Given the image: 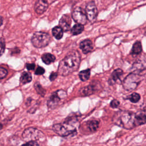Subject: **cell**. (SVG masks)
Segmentation results:
<instances>
[{
  "label": "cell",
  "mask_w": 146,
  "mask_h": 146,
  "mask_svg": "<svg viewBox=\"0 0 146 146\" xmlns=\"http://www.w3.org/2000/svg\"><path fill=\"white\" fill-rule=\"evenodd\" d=\"M80 55L76 50L70 51L59 62L58 74L62 76H67L76 71L80 63Z\"/></svg>",
  "instance_id": "6da1fadb"
},
{
  "label": "cell",
  "mask_w": 146,
  "mask_h": 146,
  "mask_svg": "<svg viewBox=\"0 0 146 146\" xmlns=\"http://www.w3.org/2000/svg\"><path fill=\"white\" fill-rule=\"evenodd\" d=\"M112 121L117 126L127 129H132L136 127L135 113L129 111H117L113 116Z\"/></svg>",
  "instance_id": "7a4b0ae2"
},
{
  "label": "cell",
  "mask_w": 146,
  "mask_h": 146,
  "mask_svg": "<svg viewBox=\"0 0 146 146\" xmlns=\"http://www.w3.org/2000/svg\"><path fill=\"white\" fill-rule=\"evenodd\" d=\"M144 73L143 74L142 72L133 71L123 80V87L124 89L128 91L135 90L144 78Z\"/></svg>",
  "instance_id": "3957f363"
},
{
  "label": "cell",
  "mask_w": 146,
  "mask_h": 146,
  "mask_svg": "<svg viewBox=\"0 0 146 146\" xmlns=\"http://www.w3.org/2000/svg\"><path fill=\"white\" fill-rule=\"evenodd\" d=\"M67 96L66 91L59 90L52 93L47 100V107L49 109L52 110L64 102Z\"/></svg>",
  "instance_id": "277c9868"
},
{
  "label": "cell",
  "mask_w": 146,
  "mask_h": 146,
  "mask_svg": "<svg viewBox=\"0 0 146 146\" xmlns=\"http://www.w3.org/2000/svg\"><path fill=\"white\" fill-rule=\"evenodd\" d=\"M50 35L45 32L37 31L35 32L32 38L31 43L36 48H43L47 46L50 42Z\"/></svg>",
  "instance_id": "5b68a950"
},
{
  "label": "cell",
  "mask_w": 146,
  "mask_h": 146,
  "mask_svg": "<svg viewBox=\"0 0 146 146\" xmlns=\"http://www.w3.org/2000/svg\"><path fill=\"white\" fill-rule=\"evenodd\" d=\"M22 138L25 141H41L44 138V133L39 129L29 127L24 130L22 133Z\"/></svg>",
  "instance_id": "8992f818"
},
{
  "label": "cell",
  "mask_w": 146,
  "mask_h": 146,
  "mask_svg": "<svg viewBox=\"0 0 146 146\" xmlns=\"http://www.w3.org/2000/svg\"><path fill=\"white\" fill-rule=\"evenodd\" d=\"M52 129L55 133L62 137H68L75 135L77 133V129L74 128L64 123L62 124H55L52 125Z\"/></svg>",
  "instance_id": "52a82bcc"
},
{
  "label": "cell",
  "mask_w": 146,
  "mask_h": 146,
  "mask_svg": "<svg viewBox=\"0 0 146 146\" xmlns=\"http://www.w3.org/2000/svg\"><path fill=\"white\" fill-rule=\"evenodd\" d=\"M72 17L77 23L84 25L87 23V18L86 12L80 7H76L74 9L72 13Z\"/></svg>",
  "instance_id": "ba28073f"
},
{
  "label": "cell",
  "mask_w": 146,
  "mask_h": 146,
  "mask_svg": "<svg viewBox=\"0 0 146 146\" xmlns=\"http://www.w3.org/2000/svg\"><path fill=\"white\" fill-rule=\"evenodd\" d=\"M86 14L87 19L90 22L94 23L97 18L98 9L94 2L91 1L87 3L86 7Z\"/></svg>",
  "instance_id": "9c48e42d"
},
{
  "label": "cell",
  "mask_w": 146,
  "mask_h": 146,
  "mask_svg": "<svg viewBox=\"0 0 146 146\" xmlns=\"http://www.w3.org/2000/svg\"><path fill=\"white\" fill-rule=\"evenodd\" d=\"M99 84L90 83L89 85L82 87L79 91V94L81 96H86L94 94L98 90H99L100 87H98Z\"/></svg>",
  "instance_id": "30bf717a"
},
{
  "label": "cell",
  "mask_w": 146,
  "mask_h": 146,
  "mask_svg": "<svg viewBox=\"0 0 146 146\" xmlns=\"http://www.w3.org/2000/svg\"><path fill=\"white\" fill-rule=\"evenodd\" d=\"M71 18L68 14L63 15L59 21V25L63 31H68L70 29Z\"/></svg>",
  "instance_id": "8fae6325"
},
{
  "label": "cell",
  "mask_w": 146,
  "mask_h": 146,
  "mask_svg": "<svg viewBox=\"0 0 146 146\" xmlns=\"http://www.w3.org/2000/svg\"><path fill=\"white\" fill-rule=\"evenodd\" d=\"M48 7V3L46 0H37L34 5V10L38 14H42Z\"/></svg>",
  "instance_id": "7c38bea8"
},
{
  "label": "cell",
  "mask_w": 146,
  "mask_h": 146,
  "mask_svg": "<svg viewBox=\"0 0 146 146\" xmlns=\"http://www.w3.org/2000/svg\"><path fill=\"white\" fill-rule=\"evenodd\" d=\"M123 74V71L120 68H117L111 74L110 77L108 79V82L110 85H113L119 81H120V78Z\"/></svg>",
  "instance_id": "4fadbf2b"
},
{
  "label": "cell",
  "mask_w": 146,
  "mask_h": 146,
  "mask_svg": "<svg viewBox=\"0 0 146 146\" xmlns=\"http://www.w3.org/2000/svg\"><path fill=\"white\" fill-rule=\"evenodd\" d=\"M79 47L84 54H88L93 50L92 42L90 39L83 40L80 43Z\"/></svg>",
  "instance_id": "5bb4252c"
},
{
  "label": "cell",
  "mask_w": 146,
  "mask_h": 146,
  "mask_svg": "<svg viewBox=\"0 0 146 146\" xmlns=\"http://www.w3.org/2000/svg\"><path fill=\"white\" fill-rule=\"evenodd\" d=\"M135 120H136V126L141 125L145 123L146 116H145V108H144L143 111L141 110L135 113Z\"/></svg>",
  "instance_id": "9a60e30c"
},
{
  "label": "cell",
  "mask_w": 146,
  "mask_h": 146,
  "mask_svg": "<svg viewBox=\"0 0 146 146\" xmlns=\"http://www.w3.org/2000/svg\"><path fill=\"white\" fill-rule=\"evenodd\" d=\"M42 60L46 64H50L54 62L55 60V57L54 55L50 53H44L41 56Z\"/></svg>",
  "instance_id": "2e32d148"
},
{
  "label": "cell",
  "mask_w": 146,
  "mask_h": 146,
  "mask_svg": "<svg viewBox=\"0 0 146 146\" xmlns=\"http://www.w3.org/2000/svg\"><path fill=\"white\" fill-rule=\"evenodd\" d=\"M142 52V46L140 41L136 42L131 49V54L132 55H137Z\"/></svg>",
  "instance_id": "e0dca14e"
},
{
  "label": "cell",
  "mask_w": 146,
  "mask_h": 146,
  "mask_svg": "<svg viewBox=\"0 0 146 146\" xmlns=\"http://www.w3.org/2000/svg\"><path fill=\"white\" fill-rule=\"evenodd\" d=\"M87 128L91 132H95L99 128V121L98 120H88L87 123Z\"/></svg>",
  "instance_id": "ac0fdd59"
},
{
  "label": "cell",
  "mask_w": 146,
  "mask_h": 146,
  "mask_svg": "<svg viewBox=\"0 0 146 146\" xmlns=\"http://www.w3.org/2000/svg\"><path fill=\"white\" fill-rule=\"evenodd\" d=\"M32 80V76L30 72H23L20 78V82L22 84H25L30 83Z\"/></svg>",
  "instance_id": "d6986e66"
},
{
  "label": "cell",
  "mask_w": 146,
  "mask_h": 146,
  "mask_svg": "<svg viewBox=\"0 0 146 146\" xmlns=\"http://www.w3.org/2000/svg\"><path fill=\"white\" fill-rule=\"evenodd\" d=\"M63 31L62 29V28L59 26H55L53 27L52 29V35L56 39H60L62 38L63 35Z\"/></svg>",
  "instance_id": "ffe728a7"
},
{
  "label": "cell",
  "mask_w": 146,
  "mask_h": 146,
  "mask_svg": "<svg viewBox=\"0 0 146 146\" xmlns=\"http://www.w3.org/2000/svg\"><path fill=\"white\" fill-rule=\"evenodd\" d=\"M84 30V26L82 25L76 23L71 30V33L73 35H76L81 34Z\"/></svg>",
  "instance_id": "44dd1931"
},
{
  "label": "cell",
  "mask_w": 146,
  "mask_h": 146,
  "mask_svg": "<svg viewBox=\"0 0 146 146\" xmlns=\"http://www.w3.org/2000/svg\"><path fill=\"white\" fill-rule=\"evenodd\" d=\"M90 69L89 68L80 71L79 73V77L80 79L83 82L87 81L90 78Z\"/></svg>",
  "instance_id": "7402d4cb"
},
{
  "label": "cell",
  "mask_w": 146,
  "mask_h": 146,
  "mask_svg": "<svg viewBox=\"0 0 146 146\" xmlns=\"http://www.w3.org/2000/svg\"><path fill=\"white\" fill-rule=\"evenodd\" d=\"M34 88H35V90L36 91L38 94H39V95H40L42 97L44 96V95L46 94V91L44 88H43L42 87V86H41V84L39 82H35L34 83Z\"/></svg>",
  "instance_id": "603a6c76"
},
{
  "label": "cell",
  "mask_w": 146,
  "mask_h": 146,
  "mask_svg": "<svg viewBox=\"0 0 146 146\" xmlns=\"http://www.w3.org/2000/svg\"><path fill=\"white\" fill-rule=\"evenodd\" d=\"M127 99L132 103H136L139 101L140 99V95L136 92H133L128 96H127Z\"/></svg>",
  "instance_id": "cb8c5ba5"
},
{
  "label": "cell",
  "mask_w": 146,
  "mask_h": 146,
  "mask_svg": "<svg viewBox=\"0 0 146 146\" xmlns=\"http://www.w3.org/2000/svg\"><path fill=\"white\" fill-rule=\"evenodd\" d=\"M5 50V41L3 38H0V56H2Z\"/></svg>",
  "instance_id": "d4e9b609"
},
{
  "label": "cell",
  "mask_w": 146,
  "mask_h": 146,
  "mask_svg": "<svg viewBox=\"0 0 146 146\" xmlns=\"http://www.w3.org/2000/svg\"><path fill=\"white\" fill-rule=\"evenodd\" d=\"M7 70L4 67H0V79H2L5 78L7 75Z\"/></svg>",
  "instance_id": "484cf974"
},
{
  "label": "cell",
  "mask_w": 146,
  "mask_h": 146,
  "mask_svg": "<svg viewBox=\"0 0 146 146\" xmlns=\"http://www.w3.org/2000/svg\"><path fill=\"white\" fill-rule=\"evenodd\" d=\"M44 72H45V70L44 69V68L40 66H38L35 71V74L36 75H43Z\"/></svg>",
  "instance_id": "4316f807"
},
{
  "label": "cell",
  "mask_w": 146,
  "mask_h": 146,
  "mask_svg": "<svg viewBox=\"0 0 146 146\" xmlns=\"http://www.w3.org/2000/svg\"><path fill=\"white\" fill-rule=\"evenodd\" d=\"M21 146H39V145L36 141H29L22 144Z\"/></svg>",
  "instance_id": "83f0119b"
},
{
  "label": "cell",
  "mask_w": 146,
  "mask_h": 146,
  "mask_svg": "<svg viewBox=\"0 0 146 146\" xmlns=\"http://www.w3.org/2000/svg\"><path fill=\"white\" fill-rule=\"evenodd\" d=\"M119 105H120V102L116 99L112 100L110 103V107L113 108H117Z\"/></svg>",
  "instance_id": "f1b7e54d"
},
{
  "label": "cell",
  "mask_w": 146,
  "mask_h": 146,
  "mask_svg": "<svg viewBox=\"0 0 146 146\" xmlns=\"http://www.w3.org/2000/svg\"><path fill=\"white\" fill-rule=\"evenodd\" d=\"M58 75V72H52L50 74V76H49V79H50V80L51 81V82L54 81V80L57 78Z\"/></svg>",
  "instance_id": "f546056e"
},
{
  "label": "cell",
  "mask_w": 146,
  "mask_h": 146,
  "mask_svg": "<svg viewBox=\"0 0 146 146\" xmlns=\"http://www.w3.org/2000/svg\"><path fill=\"white\" fill-rule=\"evenodd\" d=\"M26 66V68L28 70H33L35 67V65L34 63H27Z\"/></svg>",
  "instance_id": "4dcf8cb0"
},
{
  "label": "cell",
  "mask_w": 146,
  "mask_h": 146,
  "mask_svg": "<svg viewBox=\"0 0 146 146\" xmlns=\"http://www.w3.org/2000/svg\"><path fill=\"white\" fill-rule=\"evenodd\" d=\"M3 23V18L2 17H0V26L2 25Z\"/></svg>",
  "instance_id": "1f68e13d"
},
{
  "label": "cell",
  "mask_w": 146,
  "mask_h": 146,
  "mask_svg": "<svg viewBox=\"0 0 146 146\" xmlns=\"http://www.w3.org/2000/svg\"><path fill=\"white\" fill-rule=\"evenodd\" d=\"M47 1V2L48 3H52V2H54L55 1H56V0H46Z\"/></svg>",
  "instance_id": "d6a6232c"
},
{
  "label": "cell",
  "mask_w": 146,
  "mask_h": 146,
  "mask_svg": "<svg viewBox=\"0 0 146 146\" xmlns=\"http://www.w3.org/2000/svg\"><path fill=\"white\" fill-rule=\"evenodd\" d=\"M2 128H3V125H2V124H0V130H1Z\"/></svg>",
  "instance_id": "836d02e7"
}]
</instances>
